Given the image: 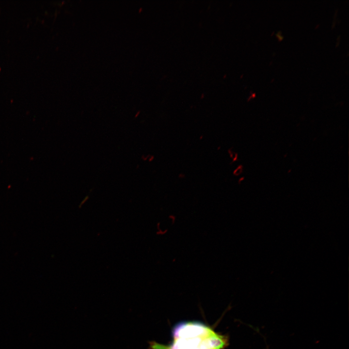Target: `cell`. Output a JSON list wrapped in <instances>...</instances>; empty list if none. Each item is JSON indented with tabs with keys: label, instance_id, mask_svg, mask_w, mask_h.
Instances as JSON below:
<instances>
[{
	"label": "cell",
	"instance_id": "obj_1",
	"mask_svg": "<svg viewBox=\"0 0 349 349\" xmlns=\"http://www.w3.org/2000/svg\"><path fill=\"white\" fill-rule=\"evenodd\" d=\"M173 335L174 341L172 346L150 341L148 349H220L226 343L224 336L199 323L179 324L174 328Z\"/></svg>",
	"mask_w": 349,
	"mask_h": 349
},
{
	"label": "cell",
	"instance_id": "obj_2",
	"mask_svg": "<svg viewBox=\"0 0 349 349\" xmlns=\"http://www.w3.org/2000/svg\"><path fill=\"white\" fill-rule=\"evenodd\" d=\"M241 171H242V169H241V167H238V168L236 170V171H235L236 174H239L240 173H241Z\"/></svg>",
	"mask_w": 349,
	"mask_h": 349
}]
</instances>
